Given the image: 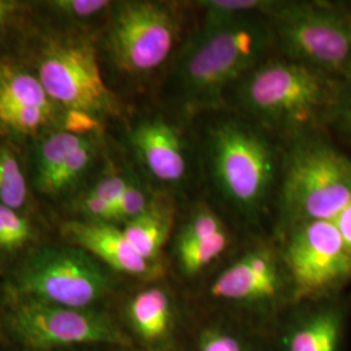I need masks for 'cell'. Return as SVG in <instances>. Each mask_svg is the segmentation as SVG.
<instances>
[{
  "label": "cell",
  "mask_w": 351,
  "mask_h": 351,
  "mask_svg": "<svg viewBox=\"0 0 351 351\" xmlns=\"http://www.w3.org/2000/svg\"><path fill=\"white\" fill-rule=\"evenodd\" d=\"M198 351H249L236 336L220 330L208 329L199 339Z\"/></svg>",
  "instance_id": "obj_31"
},
{
  "label": "cell",
  "mask_w": 351,
  "mask_h": 351,
  "mask_svg": "<svg viewBox=\"0 0 351 351\" xmlns=\"http://www.w3.org/2000/svg\"><path fill=\"white\" fill-rule=\"evenodd\" d=\"M351 202V159L324 141H303L289 154L281 186L290 224L333 221Z\"/></svg>",
  "instance_id": "obj_5"
},
{
  "label": "cell",
  "mask_w": 351,
  "mask_h": 351,
  "mask_svg": "<svg viewBox=\"0 0 351 351\" xmlns=\"http://www.w3.org/2000/svg\"><path fill=\"white\" fill-rule=\"evenodd\" d=\"M130 145L139 162L156 181L165 185L181 184L189 173L184 139L175 126L162 117L139 121L130 132Z\"/></svg>",
  "instance_id": "obj_12"
},
{
  "label": "cell",
  "mask_w": 351,
  "mask_h": 351,
  "mask_svg": "<svg viewBox=\"0 0 351 351\" xmlns=\"http://www.w3.org/2000/svg\"><path fill=\"white\" fill-rule=\"evenodd\" d=\"M228 243L226 230L190 243H176L177 261L185 275L194 276L215 262L226 251Z\"/></svg>",
  "instance_id": "obj_20"
},
{
  "label": "cell",
  "mask_w": 351,
  "mask_h": 351,
  "mask_svg": "<svg viewBox=\"0 0 351 351\" xmlns=\"http://www.w3.org/2000/svg\"><path fill=\"white\" fill-rule=\"evenodd\" d=\"M181 14L171 3L126 0L113 3L106 45L113 64L126 75H147L175 49Z\"/></svg>",
  "instance_id": "obj_6"
},
{
  "label": "cell",
  "mask_w": 351,
  "mask_h": 351,
  "mask_svg": "<svg viewBox=\"0 0 351 351\" xmlns=\"http://www.w3.org/2000/svg\"><path fill=\"white\" fill-rule=\"evenodd\" d=\"M329 121H332L345 136L351 138V77L339 81Z\"/></svg>",
  "instance_id": "obj_29"
},
{
  "label": "cell",
  "mask_w": 351,
  "mask_h": 351,
  "mask_svg": "<svg viewBox=\"0 0 351 351\" xmlns=\"http://www.w3.org/2000/svg\"><path fill=\"white\" fill-rule=\"evenodd\" d=\"M207 155L219 194L239 213L262 210L277 176L276 151L269 139L247 123L228 119L210 129Z\"/></svg>",
  "instance_id": "obj_3"
},
{
  "label": "cell",
  "mask_w": 351,
  "mask_h": 351,
  "mask_svg": "<svg viewBox=\"0 0 351 351\" xmlns=\"http://www.w3.org/2000/svg\"><path fill=\"white\" fill-rule=\"evenodd\" d=\"M175 223L173 202L164 195H154L149 207L125 223L124 233L139 255L152 264L158 259Z\"/></svg>",
  "instance_id": "obj_14"
},
{
  "label": "cell",
  "mask_w": 351,
  "mask_h": 351,
  "mask_svg": "<svg viewBox=\"0 0 351 351\" xmlns=\"http://www.w3.org/2000/svg\"><path fill=\"white\" fill-rule=\"evenodd\" d=\"M110 287L99 263L75 246L38 250L16 276V289L24 300L71 308H91Z\"/></svg>",
  "instance_id": "obj_8"
},
{
  "label": "cell",
  "mask_w": 351,
  "mask_h": 351,
  "mask_svg": "<svg viewBox=\"0 0 351 351\" xmlns=\"http://www.w3.org/2000/svg\"><path fill=\"white\" fill-rule=\"evenodd\" d=\"M226 230L220 217L207 206H199L181 228L176 243H190Z\"/></svg>",
  "instance_id": "obj_25"
},
{
  "label": "cell",
  "mask_w": 351,
  "mask_h": 351,
  "mask_svg": "<svg viewBox=\"0 0 351 351\" xmlns=\"http://www.w3.org/2000/svg\"><path fill=\"white\" fill-rule=\"evenodd\" d=\"M90 137H78L66 132H56L42 139L37 146L34 165L36 184L42 188L62 164Z\"/></svg>",
  "instance_id": "obj_18"
},
{
  "label": "cell",
  "mask_w": 351,
  "mask_h": 351,
  "mask_svg": "<svg viewBox=\"0 0 351 351\" xmlns=\"http://www.w3.org/2000/svg\"><path fill=\"white\" fill-rule=\"evenodd\" d=\"M130 177L124 175H107L101 177V180L90 189V191L95 195H98L103 201L111 204L113 210L116 208V204L123 197L126 186L129 184Z\"/></svg>",
  "instance_id": "obj_32"
},
{
  "label": "cell",
  "mask_w": 351,
  "mask_h": 351,
  "mask_svg": "<svg viewBox=\"0 0 351 351\" xmlns=\"http://www.w3.org/2000/svg\"><path fill=\"white\" fill-rule=\"evenodd\" d=\"M343 314L339 306H324L294 328L287 339L288 351H339Z\"/></svg>",
  "instance_id": "obj_16"
},
{
  "label": "cell",
  "mask_w": 351,
  "mask_h": 351,
  "mask_svg": "<svg viewBox=\"0 0 351 351\" xmlns=\"http://www.w3.org/2000/svg\"><path fill=\"white\" fill-rule=\"evenodd\" d=\"M339 84L287 58L264 60L234 88L241 108L263 125L287 134H301L329 120Z\"/></svg>",
  "instance_id": "obj_2"
},
{
  "label": "cell",
  "mask_w": 351,
  "mask_h": 351,
  "mask_svg": "<svg viewBox=\"0 0 351 351\" xmlns=\"http://www.w3.org/2000/svg\"><path fill=\"white\" fill-rule=\"evenodd\" d=\"M97 137H90L62 164V167L51 176L50 180L39 190L47 195H59L72 188L88 172L97 158Z\"/></svg>",
  "instance_id": "obj_19"
},
{
  "label": "cell",
  "mask_w": 351,
  "mask_h": 351,
  "mask_svg": "<svg viewBox=\"0 0 351 351\" xmlns=\"http://www.w3.org/2000/svg\"><path fill=\"white\" fill-rule=\"evenodd\" d=\"M285 264L297 300L322 295L351 280V252L333 221L293 226Z\"/></svg>",
  "instance_id": "obj_10"
},
{
  "label": "cell",
  "mask_w": 351,
  "mask_h": 351,
  "mask_svg": "<svg viewBox=\"0 0 351 351\" xmlns=\"http://www.w3.org/2000/svg\"><path fill=\"white\" fill-rule=\"evenodd\" d=\"M53 12L77 20H86L112 8L108 0H53L46 3Z\"/></svg>",
  "instance_id": "obj_27"
},
{
  "label": "cell",
  "mask_w": 351,
  "mask_h": 351,
  "mask_svg": "<svg viewBox=\"0 0 351 351\" xmlns=\"http://www.w3.org/2000/svg\"><path fill=\"white\" fill-rule=\"evenodd\" d=\"M333 223L337 226L341 237L351 252V202L333 220Z\"/></svg>",
  "instance_id": "obj_33"
},
{
  "label": "cell",
  "mask_w": 351,
  "mask_h": 351,
  "mask_svg": "<svg viewBox=\"0 0 351 351\" xmlns=\"http://www.w3.org/2000/svg\"><path fill=\"white\" fill-rule=\"evenodd\" d=\"M284 289V278L275 254L256 247L230 264L211 285V295L223 301L262 304L275 301Z\"/></svg>",
  "instance_id": "obj_11"
},
{
  "label": "cell",
  "mask_w": 351,
  "mask_h": 351,
  "mask_svg": "<svg viewBox=\"0 0 351 351\" xmlns=\"http://www.w3.org/2000/svg\"><path fill=\"white\" fill-rule=\"evenodd\" d=\"M203 10L202 23H219L237 20L254 14L269 16L276 10L278 1L274 0H204L198 1Z\"/></svg>",
  "instance_id": "obj_22"
},
{
  "label": "cell",
  "mask_w": 351,
  "mask_h": 351,
  "mask_svg": "<svg viewBox=\"0 0 351 351\" xmlns=\"http://www.w3.org/2000/svg\"><path fill=\"white\" fill-rule=\"evenodd\" d=\"M62 130L78 137H98L103 132L101 119L78 110H65L62 119Z\"/></svg>",
  "instance_id": "obj_28"
},
{
  "label": "cell",
  "mask_w": 351,
  "mask_h": 351,
  "mask_svg": "<svg viewBox=\"0 0 351 351\" xmlns=\"http://www.w3.org/2000/svg\"><path fill=\"white\" fill-rule=\"evenodd\" d=\"M275 43L271 21L264 14L202 23L176 66L177 88L186 111L219 107L226 91L264 62Z\"/></svg>",
  "instance_id": "obj_1"
},
{
  "label": "cell",
  "mask_w": 351,
  "mask_h": 351,
  "mask_svg": "<svg viewBox=\"0 0 351 351\" xmlns=\"http://www.w3.org/2000/svg\"><path fill=\"white\" fill-rule=\"evenodd\" d=\"M51 116L52 112L40 108L0 104V125L21 136L36 134L50 121Z\"/></svg>",
  "instance_id": "obj_23"
},
{
  "label": "cell",
  "mask_w": 351,
  "mask_h": 351,
  "mask_svg": "<svg viewBox=\"0 0 351 351\" xmlns=\"http://www.w3.org/2000/svg\"><path fill=\"white\" fill-rule=\"evenodd\" d=\"M37 77L55 104L98 119L117 112V101L106 85L97 49L82 36H53L37 58Z\"/></svg>",
  "instance_id": "obj_7"
},
{
  "label": "cell",
  "mask_w": 351,
  "mask_h": 351,
  "mask_svg": "<svg viewBox=\"0 0 351 351\" xmlns=\"http://www.w3.org/2000/svg\"><path fill=\"white\" fill-rule=\"evenodd\" d=\"M27 201L26 178L13 151L0 145V204L16 211Z\"/></svg>",
  "instance_id": "obj_21"
},
{
  "label": "cell",
  "mask_w": 351,
  "mask_h": 351,
  "mask_svg": "<svg viewBox=\"0 0 351 351\" xmlns=\"http://www.w3.org/2000/svg\"><path fill=\"white\" fill-rule=\"evenodd\" d=\"M128 317L145 342H160L168 337L173 326V302L164 289H145L129 302Z\"/></svg>",
  "instance_id": "obj_15"
},
{
  "label": "cell",
  "mask_w": 351,
  "mask_h": 351,
  "mask_svg": "<svg viewBox=\"0 0 351 351\" xmlns=\"http://www.w3.org/2000/svg\"><path fill=\"white\" fill-rule=\"evenodd\" d=\"M154 195L146 190L137 178L130 177L123 197L114 208V223H128L143 213Z\"/></svg>",
  "instance_id": "obj_26"
},
{
  "label": "cell",
  "mask_w": 351,
  "mask_h": 351,
  "mask_svg": "<svg viewBox=\"0 0 351 351\" xmlns=\"http://www.w3.org/2000/svg\"><path fill=\"white\" fill-rule=\"evenodd\" d=\"M34 237L30 221L19 211L0 204V251L20 250Z\"/></svg>",
  "instance_id": "obj_24"
},
{
  "label": "cell",
  "mask_w": 351,
  "mask_h": 351,
  "mask_svg": "<svg viewBox=\"0 0 351 351\" xmlns=\"http://www.w3.org/2000/svg\"><path fill=\"white\" fill-rule=\"evenodd\" d=\"M12 332L23 345L49 351L75 345L132 346L111 317L91 308H71L24 300L11 315Z\"/></svg>",
  "instance_id": "obj_9"
},
{
  "label": "cell",
  "mask_w": 351,
  "mask_h": 351,
  "mask_svg": "<svg viewBox=\"0 0 351 351\" xmlns=\"http://www.w3.org/2000/svg\"><path fill=\"white\" fill-rule=\"evenodd\" d=\"M23 7L24 4L16 0H0V29L8 25Z\"/></svg>",
  "instance_id": "obj_34"
},
{
  "label": "cell",
  "mask_w": 351,
  "mask_h": 351,
  "mask_svg": "<svg viewBox=\"0 0 351 351\" xmlns=\"http://www.w3.org/2000/svg\"><path fill=\"white\" fill-rule=\"evenodd\" d=\"M77 208L85 215L88 221L110 224L114 223V210L112 206L103 201L98 195L93 194L90 190L78 198Z\"/></svg>",
  "instance_id": "obj_30"
},
{
  "label": "cell",
  "mask_w": 351,
  "mask_h": 351,
  "mask_svg": "<svg viewBox=\"0 0 351 351\" xmlns=\"http://www.w3.org/2000/svg\"><path fill=\"white\" fill-rule=\"evenodd\" d=\"M0 104L40 108L53 112L51 101L37 75L0 60Z\"/></svg>",
  "instance_id": "obj_17"
},
{
  "label": "cell",
  "mask_w": 351,
  "mask_h": 351,
  "mask_svg": "<svg viewBox=\"0 0 351 351\" xmlns=\"http://www.w3.org/2000/svg\"><path fill=\"white\" fill-rule=\"evenodd\" d=\"M64 239L75 247L98 258L113 271L130 276H154L158 264L143 259L126 239L123 229L110 223L72 220L62 226Z\"/></svg>",
  "instance_id": "obj_13"
},
{
  "label": "cell",
  "mask_w": 351,
  "mask_h": 351,
  "mask_svg": "<svg viewBox=\"0 0 351 351\" xmlns=\"http://www.w3.org/2000/svg\"><path fill=\"white\" fill-rule=\"evenodd\" d=\"M285 56L333 80L351 77V10L326 1H278L268 16Z\"/></svg>",
  "instance_id": "obj_4"
}]
</instances>
